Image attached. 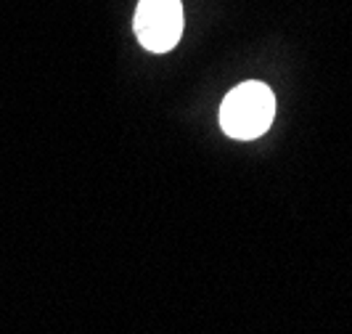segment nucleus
<instances>
[{
	"label": "nucleus",
	"mask_w": 352,
	"mask_h": 334,
	"mask_svg": "<svg viewBox=\"0 0 352 334\" xmlns=\"http://www.w3.org/2000/svg\"><path fill=\"white\" fill-rule=\"evenodd\" d=\"M276 117V96L263 83H244L233 88L220 106V125L230 138H260Z\"/></svg>",
	"instance_id": "1"
},
{
	"label": "nucleus",
	"mask_w": 352,
	"mask_h": 334,
	"mask_svg": "<svg viewBox=\"0 0 352 334\" xmlns=\"http://www.w3.org/2000/svg\"><path fill=\"white\" fill-rule=\"evenodd\" d=\"M135 35L148 51H173L183 35L180 0H141L135 11Z\"/></svg>",
	"instance_id": "2"
}]
</instances>
